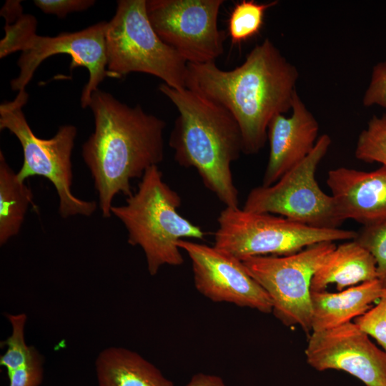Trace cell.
<instances>
[{"instance_id": "cell-1", "label": "cell", "mask_w": 386, "mask_h": 386, "mask_svg": "<svg viewBox=\"0 0 386 386\" xmlns=\"http://www.w3.org/2000/svg\"><path fill=\"white\" fill-rule=\"evenodd\" d=\"M298 77L297 68L265 39L232 70L220 69L215 62L187 63L185 86L232 114L243 153L253 154L264 147L271 120L292 109Z\"/></svg>"}, {"instance_id": "cell-2", "label": "cell", "mask_w": 386, "mask_h": 386, "mask_svg": "<svg viewBox=\"0 0 386 386\" xmlns=\"http://www.w3.org/2000/svg\"><path fill=\"white\" fill-rule=\"evenodd\" d=\"M89 107L94 131L83 144L81 156L102 217L109 218L115 196H131L132 180L163 160L166 124L141 106L129 107L99 89L91 94Z\"/></svg>"}, {"instance_id": "cell-3", "label": "cell", "mask_w": 386, "mask_h": 386, "mask_svg": "<svg viewBox=\"0 0 386 386\" xmlns=\"http://www.w3.org/2000/svg\"><path fill=\"white\" fill-rule=\"evenodd\" d=\"M159 90L179 115L169 144L177 162L194 168L204 186L228 207H239L231 164L243 152L239 127L224 108L187 88L162 83Z\"/></svg>"}, {"instance_id": "cell-4", "label": "cell", "mask_w": 386, "mask_h": 386, "mask_svg": "<svg viewBox=\"0 0 386 386\" xmlns=\"http://www.w3.org/2000/svg\"><path fill=\"white\" fill-rule=\"evenodd\" d=\"M180 205L181 197L164 181L154 165L145 172L137 190L127 197L124 204L111 208L112 215L127 229V242L143 250L152 276L164 265L183 264L179 240L203 239L207 234L177 212Z\"/></svg>"}, {"instance_id": "cell-5", "label": "cell", "mask_w": 386, "mask_h": 386, "mask_svg": "<svg viewBox=\"0 0 386 386\" xmlns=\"http://www.w3.org/2000/svg\"><path fill=\"white\" fill-rule=\"evenodd\" d=\"M147 0H119L115 14L107 22V69L110 77L132 72L149 74L177 89L186 88L187 62L164 43L153 29Z\"/></svg>"}, {"instance_id": "cell-6", "label": "cell", "mask_w": 386, "mask_h": 386, "mask_svg": "<svg viewBox=\"0 0 386 386\" xmlns=\"http://www.w3.org/2000/svg\"><path fill=\"white\" fill-rule=\"evenodd\" d=\"M28 97L26 90L19 91L14 100L0 105V129H7L13 134L23 149L24 161L17 172L18 177L25 182L29 177L39 176L50 181L58 195V211L62 218L91 216L97 209V202L79 199L71 190V154L76 127L64 124L50 139L36 137L22 111Z\"/></svg>"}, {"instance_id": "cell-7", "label": "cell", "mask_w": 386, "mask_h": 386, "mask_svg": "<svg viewBox=\"0 0 386 386\" xmlns=\"http://www.w3.org/2000/svg\"><path fill=\"white\" fill-rule=\"evenodd\" d=\"M214 247L237 259L285 256L323 242L355 239L357 232L312 227L270 213L226 207L217 218Z\"/></svg>"}, {"instance_id": "cell-8", "label": "cell", "mask_w": 386, "mask_h": 386, "mask_svg": "<svg viewBox=\"0 0 386 386\" xmlns=\"http://www.w3.org/2000/svg\"><path fill=\"white\" fill-rule=\"evenodd\" d=\"M332 140L324 134L300 164L269 186H258L248 194L243 209L270 213L320 229H335L343 222L332 195L325 194L315 179L320 162Z\"/></svg>"}, {"instance_id": "cell-9", "label": "cell", "mask_w": 386, "mask_h": 386, "mask_svg": "<svg viewBox=\"0 0 386 386\" xmlns=\"http://www.w3.org/2000/svg\"><path fill=\"white\" fill-rule=\"evenodd\" d=\"M335 247L334 242H323L290 255L255 256L241 261L268 294L274 315L284 325H297L308 333L312 331V279Z\"/></svg>"}, {"instance_id": "cell-10", "label": "cell", "mask_w": 386, "mask_h": 386, "mask_svg": "<svg viewBox=\"0 0 386 386\" xmlns=\"http://www.w3.org/2000/svg\"><path fill=\"white\" fill-rule=\"evenodd\" d=\"M223 0H147L155 32L187 63L214 62L224 52V31L217 27Z\"/></svg>"}, {"instance_id": "cell-11", "label": "cell", "mask_w": 386, "mask_h": 386, "mask_svg": "<svg viewBox=\"0 0 386 386\" xmlns=\"http://www.w3.org/2000/svg\"><path fill=\"white\" fill-rule=\"evenodd\" d=\"M106 26L107 21H101L83 30L63 32L56 36L31 33L22 44L17 61L19 73L10 82L11 89L25 91L41 62L53 55L68 54L72 59L71 69L84 66L89 71V80L81 95V107H89L91 94L107 76L110 77L107 69Z\"/></svg>"}, {"instance_id": "cell-12", "label": "cell", "mask_w": 386, "mask_h": 386, "mask_svg": "<svg viewBox=\"0 0 386 386\" xmlns=\"http://www.w3.org/2000/svg\"><path fill=\"white\" fill-rule=\"evenodd\" d=\"M180 249L192 262L197 290L214 302H228L269 314L272 301L242 262L216 247L181 239Z\"/></svg>"}, {"instance_id": "cell-13", "label": "cell", "mask_w": 386, "mask_h": 386, "mask_svg": "<svg viewBox=\"0 0 386 386\" xmlns=\"http://www.w3.org/2000/svg\"><path fill=\"white\" fill-rule=\"evenodd\" d=\"M307 364L322 372H345L366 386H386V352L355 322L312 332L305 350Z\"/></svg>"}, {"instance_id": "cell-14", "label": "cell", "mask_w": 386, "mask_h": 386, "mask_svg": "<svg viewBox=\"0 0 386 386\" xmlns=\"http://www.w3.org/2000/svg\"><path fill=\"white\" fill-rule=\"evenodd\" d=\"M327 184L338 214L363 227L386 223V167L370 172L347 167L330 169Z\"/></svg>"}, {"instance_id": "cell-15", "label": "cell", "mask_w": 386, "mask_h": 386, "mask_svg": "<svg viewBox=\"0 0 386 386\" xmlns=\"http://www.w3.org/2000/svg\"><path fill=\"white\" fill-rule=\"evenodd\" d=\"M292 115H276L269 122L267 138L269 155L262 184L269 186L305 159L317 142L319 124L297 92L294 95Z\"/></svg>"}, {"instance_id": "cell-16", "label": "cell", "mask_w": 386, "mask_h": 386, "mask_svg": "<svg viewBox=\"0 0 386 386\" xmlns=\"http://www.w3.org/2000/svg\"><path fill=\"white\" fill-rule=\"evenodd\" d=\"M385 288L376 279L337 292L311 291L312 331L330 330L351 322L370 310Z\"/></svg>"}, {"instance_id": "cell-17", "label": "cell", "mask_w": 386, "mask_h": 386, "mask_svg": "<svg viewBox=\"0 0 386 386\" xmlns=\"http://www.w3.org/2000/svg\"><path fill=\"white\" fill-rule=\"evenodd\" d=\"M377 279V263L372 254L353 239L336 246L317 270L311 291L326 290L335 284L337 291Z\"/></svg>"}, {"instance_id": "cell-18", "label": "cell", "mask_w": 386, "mask_h": 386, "mask_svg": "<svg viewBox=\"0 0 386 386\" xmlns=\"http://www.w3.org/2000/svg\"><path fill=\"white\" fill-rule=\"evenodd\" d=\"M95 368L99 386H174L153 364L124 347L103 350Z\"/></svg>"}, {"instance_id": "cell-19", "label": "cell", "mask_w": 386, "mask_h": 386, "mask_svg": "<svg viewBox=\"0 0 386 386\" xmlns=\"http://www.w3.org/2000/svg\"><path fill=\"white\" fill-rule=\"evenodd\" d=\"M31 188L21 181L0 152V245L16 236L34 204Z\"/></svg>"}, {"instance_id": "cell-20", "label": "cell", "mask_w": 386, "mask_h": 386, "mask_svg": "<svg viewBox=\"0 0 386 386\" xmlns=\"http://www.w3.org/2000/svg\"><path fill=\"white\" fill-rule=\"evenodd\" d=\"M277 1L258 3L243 0L235 4L228 21V33L234 44H239L258 34L263 25L266 11Z\"/></svg>"}, {"instance_id": "cell-21", "label": "cell", "mask_w": 386, "mask_h": 386, "mask_svg": "<svg viewBox=\"0 0 386 386\" xmlns=\"http://www.w3.org/2000/svg\"><path fill=\"white\" fill-rule=\"evenodd\" d=\"M6 316L11 325L12 331L11 335L1 342L3 346L6 347V350L0 357V365L9 372L29 364L39 352L35 347L26 343V314H7Z\"/></svg>"}, {"instance_id": "cell-22", "label": "cell", "mask_w": 386, "mask_h": 386, "mask_svg": "<svg viewBox=\"0 0 386 386\" xmlns=\"http://www.w3.org/2000/svg\"><path fill=\"white\" fill-rule=\"evenodd\" d=\"M355 157L365 162H379L386 167V114L373 116L359 134Z\"/></svg>"}, {"instance_id": "cell-23", "label": "cell", "mask_w": 386, "mask_h": 386, "mask_svg": "<svg viewBox=\"0 0 386 386\" xmlns=\"http://www.w3.org/2000/svg\"><path fill=\"white\" fill-rule=\"evenodd\" d=\"M355 239L375 259L377 279L386 287V223L363 227Z\"/></svg>"}, {"instance_id": "cell-24", "label": "cell", "mask_w": 386, "mask_h": 386, "mask_svg": "<svg viewBox=\"0 0 386 386\" xmlns=\"http://www.w3.org/2000/svg\"><path fill=\"white\" fill-rule=\"evenodd\" d=\"M37 20L31 14H22L11 22H6L5 36L0 41V58L20 51L25 37L36 31Z\"/></svg>"}, {"instance_id": "cell-25", "label": "cell", "mask_w": 386, "mask_h": 386, "mask_svg": "<svg viewBox=\"0 0 386 386\" xmlns=\"http://www.w3.org/2000/svg\"><path fill=\"white\" fill-rule=\"evenodd\" d=\"M354 322L386 352V288L377 304L355 318Z\"/></svg>"}, {"instance_id": "cell-26", "label": "cell", "mask_w": 386, "mask_h": 386, "mask_svg": "<svg viewBox=\"0 0 386 386\" xmlns=\"http://www.w3.org/2000/svg\"><path fill=\"white\" fill-rule=\"evenodd\" d=\"M362 102L365 107L378 105L386 109V61L373 67Z\"/></svg>"}, {"instance_id": "cell-27", "label": "cell", "mask_w": 386, "mask_h": 386, "mask_svg": "<svg viewBox=\"0 0 386 386\" xmlns=\"http://www.w3.org/2000/svg\"><path fill=\"white\" fill-rule=\"evenodd\" d=\"M44 360L39 353L29 364L7 372L9 386H39L43 380Z\"/></svg>"}, {"instance_id": "cell-28", "label": "cell", "mask_w": 386, "mask_h": 386, "mask_svg": "<svg viewBox=\"0 0 386 386\" xmlns=\"http://www.w3.org/2000/svg\"><path fill=\"white\" fill-rule=\"evenodd\" d=\"M34 4L44 14L64 18L68 14L87 10L94 0H34Z\"/></svg>"}, {"instance_id": "cell-29", "label": "cell", "mask_w": 386, "mask_h": 386, "mask_svg": "<svg viewBox=\"0 0 386 386\" xmlns=\"http://www.w3.org/2000/svg\"><path fill=\"white\" fill-rule=\"evenodd\" d=\"M186 386H226L218 376L198 373L194 375Z\"/></svg>"}, {"instance_id": "cell-30", "label": "cell", "mask_w": 386, "mask_h": 386, "mask_svg": "<svg viewBox=\"0 0 386 386\" xmlns=\"http://www.w3.org/2000/svg\"><path fill=\"white\" fill-rule=\"evenodd\" d=\"M23 14L21 1H6L1 10V16L6 22H11Z\"/></svg>"}]
</instances>
